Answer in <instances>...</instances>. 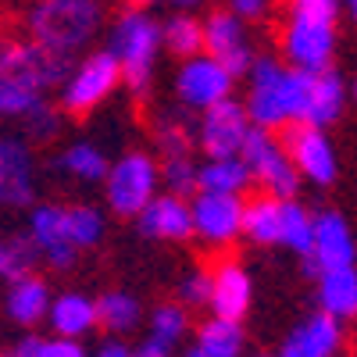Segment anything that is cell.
<instances>
[{
    "label": "cell",
    "mask_w": 357,
    "mask_h": 357,
    "mask_svg": "<svg viewBox=\"0 0 357 357\" xmlns=\"http://www.w3.org/2000/svg\"><path fill=\"white\" fill-rule=\"evenodd\" d=\"M75 68L72 54H57L40 43L0 40V114L22 118L54 82H65Z\"/></svg>",
    "instance_id": "obj_1"
},
{
    "label": "cell",
    "mask_w": 357,
    "mask_h": 357,
    "mask_svg": "<svg viewBox=\"0 0 357 357\" xmlns=\"http://www.w3.org/2000/svg\"><path fill=\"white\" fill-rule=\"evenodd\" d=\"M336 15L340 0H289V25L282 33V50L293 68L325 72L336 50Z\"/></svg>",
    "instance_id": "obj_2"
},
{
    "label": "cell",
    "mask_w": 357,
    "mask_h": 357,
    "mask_svg": "<svg viewBox=\"0 0 357 357\" xmlns=\"http://www.w3.org/2000/svg\"><path fill=\"white\" fill-rule=\"evenodd\" d=\"M100 29V0H36L29 11V40L57 50L72 54L93 40Z\"/></svg>",
    "instance_id": "obj_3"
},
{
    "label": "cell",
    "mask_w": 357,
    "mask_h": 357,
    "mask_svg": "<svg viewBox=\"0 0 357 357\" xmlns=\"http://www.w3.org/2000/svg\"><path fill=\"white\" fill-rule=\"evenodd\" d=\"M158 47H161V25L151 15H143L139 8H129L111 29L107 54L118 61V72L136 93H143L146 82H151Z\"/></svg>",
    "instance_id": "obj_4"
},
{
    "label": "cell",
    "mask_w": 357,
    "mask_h": 357,
    "mask_svg": "<svg viewBox=\"0 0 357 357\" xmlns=\"http://www.w3.org/2000/svg\"><path fill=\"white\" fill-rule=\"evenodd\" d=\"M240 158L250 172V178H257V183L279 197V200H289L296 193V183H301V175H296V168L289 165L286 151H282V143L268 132V129H254L247 132L243 146H240Z\"/></svg>",
    "instance_id": "obj_5"
},
{
    "label": "cell",
    "mask_w": 357,
    "mask_h": 357,
    "mask_svg": "<svg viewBox=\"0 0 357 357\" xmlns=\"http://www.w3.org/2000/svg\"><path fill=\"white\" fill-rule=\"evenodd\" d=\"M118 82H122L118 61L107 50H97V54H89L82 65H75L68 72L61 104H65L68 114H86V111H93L100 100H107Z\"/></svg>",
    "instance_id": "obj_6"
},
{
    "label": "cell",
    "mask_w": 357,
    "mask_h": 357,
    "mask_svg": "<svg viewBox=\"0 0 357 357\" xmlns=\"http://www.w3.org/2000/svg\"><path fill=\"white\" fill-rule=\"evenodd\" d=\"M107 200L118 215H139L158 190V165L146 154H126L114 168H107Z\"/></svg>",
    "instance_id": "obj_7"
},
{
    "label": "cell",
    "mask_w": 357,
    "mask_h": 357,
    "mask_svg": "<svg viewBox=\"0 0 357 357\" xmlns=\"http://www.w3.org/2000/svg\"><path fill=\"white\" fill-rule=\"evenodd\" d=\"M282 151H286L289 165L296 168V175H307L311 183L329 186L336 178V151H333V143L325 139L321 129L304 126V122H293L289 132H286Z\"/></svg>",
    "instance_id": "obj_8"
},
{
    "label": "cell",
    "mask_w": 357,
    "mask_h": 357,
    "mask_svg": "<svg viewBox=\"0 0 357 357\" xmlns=\"http://www.w3.org/2000/svg\"><path fill=\"white\" fill-rule=\"evenodd\" d=\"M200 29H204V50H207V57H215V61L232 79L236 75H247L254 54H250V43H247L243 22L236 18L232 11H215Z\"/></svg>",
    "instance_id": "obj_9"
},
{
    "label": "cell",
    "mask_w": 357,
    "mask_h": 357,
    "mask_svg": "<svg viewBox=\"0 0 357 357\" xmlns=\"http://www.w3.org/2000/svg\"><path fill=\"white\" fill-rule=\"evenodd\" d=\"M250 132V118L236 100H218L211 107H204V122H200V146L207 158H236L240 146Z\"/></svg>",
    "instance_id": "obj_10"
},
{
    "label": "cell",
    "mask_w": 357,
    "mask_h": 357,
    "mask_svg": "<svg viewBox=\"0 0 357 357\" xmlns=\"http://www.w3.org/2000/svg\"><path fill=\"white\" fill-rule=\"evenodd\" d=\"M282 65L275 57H257L250 61L247 75H250V97H247V118H254L257 129H282L286 126V111L279 100V82H282Z\"/></svg>",
    "instance_id": "obj_11"
},
{
    "label": "cell",
    "mask_w": 357,
    "mask_h": 357,
    "mask_svg": "<svg viewBox=\"0 0 357 357\" xmlns=\"http://www.w3.org/2000/svg\"><path fill=\"white\" fill-rule=\"evenodd\" d=\"M354 264V236L343 215L325 211L314 218V236H311V254H307V275L336 272V268Z\"/></svg>",
    "instance_id": "obj_12"
},
{
    "label": "cell",
    "mask_w": 357,
    "mask_h": 357,
    "mask_svg": "<svg viewBox=\"0 0 357 357\" xmlns=\"http://www.w3.org/2000/svg\"><path fill=\"white\" fill-rule=\"evenodd\" d=\"M193 218V232H200L211 243H232L240 236V222H243V200L240 193H204L193 200L190 207Z\"/></svg>",
    "instance_id": "obj_13"
},
{
    "label": "cell",
    "mask_w": 357,
    "mask_h": 357,
    "mask_svg": "<svg viewBox=\"0 0 357 357\" xmlns=\"http://www.w3.org/2000/svg\"><path fill=\"white\" fill-rule=\"evenodd\" d=\"M232 89V75L207 54H193L186 57L183 72H178V97H183L190 107H211L218 100L229 97Z\"/></svg>",
    "instance_id": "obj_14"
},
{
    "label": "cell",
    "mask_w": 357,
    "mask_h": 357,
    "mask_svg": "<svg viewBox=\"0 0 357 357\" xmlns=\"http://www.w3.org/2000/svg\"><path fill=\"white\" fill-rule=\"evenodd\" d=\"M139 229L154 240H190L193 236V218H190V204L175 193L151 197L146 207L139 211Z\"/></svg>",
    "instance_id": "obj_15"
},
{
    "label": "cell",
    "mask_w": 357,
    "mask_h": 357,
    "mask_svg": "<svg viewBox=\"0 0 357 357\" xmlns=\"http://www.w3.org/2000/svg\"><path fill=\"white\" fill-rule=\"evenodd\" d=\"M207 304L215 307V318H225V321H240L250 311V279L236 261H222L211 272Z\"/></svg>",
    "instance_id": "obj_16"
},
{
    "label": "cell",
    "mask_w": 357,
    "mask_h": 357,
    "mask_svg": "<svg viewBox=\"0 0 357 357\" xmlns=\"http://www.w3.org/2000/svg\"><path fill=\"white\" fill-rule=\"evenodd\" d=\"M33 200V158L25 143L0 139V204L25 207Z\"/></svg>",
    "instance_id": "obj_17"
},
{
    "label": "cell",
    "mask_w": 357,
    "mask_h": 357,
    "mask_svg": "<svg viewBox=\"0 0 357 357\" xmlns=\"http://www.w3.org/2000/svg\"><path fill=\"white\" fill-rule=\"evenodd\" d=\"M29 236H33L29 243L40 247L54 268H68L79 254L75 243L68 240V229H65V207H36Z\"/></svg>",
    "instance_id": "obj_18"
},
{
    "label": "cell",
    "mask_w": 357,
    "mask_h": 357,
    "mask_svg": "<svg viewBox=\"0 0 357 357\" xmlns=\"http://www.w3.org/2000/svg\"><path fill=\"white\" fill-rule=\"evenodd\" d=\"M340 350V321L333 314H311L289 333L282 357H333Z\"/></svg>",
    "instance_id": "obj_19"
},
{
    "label": "cell",
    "mask_w": 357,
    "mask_h": 357,
    "mask_svg": "<svg viewBox=\"0 0 357 357\" xmlns=\"http://www.w3.org/2000/svg\"><path fill=\"white\" fill-rule=\"evenodd\" d=\"M343 97H347V86H343V75L340 72H333V68L314 72L304 126H314V129L333 126L336 118H340V111H343Z\"/></svg>",
    "instance_id": "obj_20"
},
{
    "label": "cell",
    "mask_w": 357,
    "mask_h": 357,
    "mask_svg": "<svg viewBox=\"0 0 357 357\" xmlns=\"http://www.w3.org/2000/svg\"><path fill=\"white\" fill-rule=\"evenodd\" d=\"M318 301H321V311L333 314L336 321H343L357 311V272H354V264L318 275Z\"/></svg>",
    "instance_id": "obj_21"
},
{
    "label": "cell",
    "mask_w": 357,
    "mask_h": 357,
    "mask_svg": "<svg viewBox=\"0 0 357 357\" xmlns=\"http://www.w3.org/2000/svg\"><path fill=\"white\" fill-rule=\"evenodd\" d=\"M47 314H50V325L57 329V336H68V340L86 336V333L97 325V307H93V301H89V296H82V293L57 296L54 307H47Z\"/></svg>",
    "instance_id": "obj_22"
},
{
    "label": "cell",
    "mask_w": 357,
    "mask_h": 357,
    "mask_svg": "<svg viewBox=\"0 0 357 357\" xmlns=\"http://www.w3.org/2000/svg\"><path fill=\"white\" fill-rule=\"evenodd\" d=\"M47 307H50V289L43 279L36 275H22L15 279L11 293H8V314L18 321V325H36L40 318H47Z\"/></svg>",
    "instance_id": "obj_23"
},
{
    "label": "cell",
    "mask_w": 357,
    "mask_h": 357,
    "mask_svg": "<svg viewBox=\"0 0 357 357\" xmlns=\"http://www.w3.org/2000/svg\"><path fill=\"white\" fill-rule=\"evenodd\" d=\"M279 218H282V200L272 193H261L243 204L240 232H247L254 243H279Z\"/></svg>",
    "instance_id": "obj_24"
},
{
    "label": "cell",
    "mask_w": 357,
    "mask_h": 357,
    "mask_svg": "<svg viewBox=\"0 0 357 357\" xmlns=\"http://www.w3.org/2000/svg\"><path fill=\"white\" fill-rule=\"evenodd\" d=\"M197 186L204 193H240L250 186V172L243 158H211V165H204L197 172Z\"/></svg>",
    "instance_id": "obj_25"
},
{
    "label": "cell",
    "mask_w": 357,
    "mask_h": 357,
    "mask_svg": "<svg viewBox=\"0 0 357 357\" xmlns=\"http://www.w3.org/2000/svg\"><path fill=\"white\" fill-rule=\"evenodd\" d=\"M311 82H314V72H304V68H286L282 72L279 100H282V111H286V126L304 122L307 100H311Z\"/></svg>",
    "instance_id": "obj_26"
},
{
    "label": "cell",
    "mask_w": 357,
    "mask_h": 357,
    "mask_svg": "<svg viewBox=\"0 0 357 357\" xmlns=\"http://www.w3.org/2000/svg\"><path fill=\"white\" fill-rule=\"evenodd\" d=\"M197 347L207 357H240V350H243V329H240V321L211 318L200 329V343Z\"/></svg>",
    "instance_id": "obj_27"
},
{
    "label": "cell",
    "mask_w": 357,
    "mask_h": 357,
    "mask_svg": "<svg viewBox=\"0 0 357 357\" xmlns=\"http://www.w3.org/2000/svg\"><path fill=\"white\" fill-rule=\"evenodd\" d=\"M311 236H314V218L301 204L282 200V218H279V243L293 247L296 254H311Z\"/></svg>",
    "instance_id": "obj_28"
},
{
    "label": "cell",
    "mask_w": 357,
    "mask_h": 357,
    "mask_svg": "<svg viewBox=\"0 0 357 357\" xmlns=\"http://www.w3.org/2000/svg\"><path fill=\"white\" fill-rule=\"evenodd\" d=\"M97 307V325L114 333H129L139 321V301H132L129 293H104L100 301H93Z\"/></svg>",
    "instance_id": "obj_29"
},
{
    "label": "cell",
    "mask_w": 357,
    "mask_h": 357,
    "mask_svg": "<svg viewBox=\"0 0 357 357\" xmlns=\"http://www.w3.org/2000/svg\"><path fill=\"white\" fill-rule=\"evenodd\" d=\"M161 43H168V50H175L178 57H193L204 50V29L190 15H175L161 25Z\"/></svg>",
    "instance_id": "obj_30"
},
{
    "label": "cell",
    "mask_w": 357,
    "mask_h": 357,
    "mask_svg": "<svg viewBox=\"0 0 357 357\" xmlns=\"http://www.w3.org/2000/svg\"><path fill=\"white\" fill-rule=\"evenodd\" d=\"M61 168L75 178H82V183H100V178L107 175V158L97 151L93 143H75L65 151L61 158Z\"/></svg>",
    "instance_id": "obj_31"
},
{
    "label": "cell",
    "mask_w": 357,
    "mask_h": 357,
    "mask_svg": "<svg viewBox=\"0 0 357 357\" xmlns=\"http://www.w3.org/2000/svg\"><path fill=\"white\" fill-rule=\"evenodd\" d=\"M65 229H68V240L75 243V250H82V247H93L104 236V218L93 207H65Z\"/></svg>",
    "instance_id": "obj_32"
},
{
    "label": "cell",
    "mask_w": 357,
    "mask_h": 357,
    "mask_svg": "<svg viewBox=\"0 0 357 357\" xmlns=\"http://www.w3.org/2000/svg\"><path fill=\"white\" fill-rule=\"evenodd\" d=\"M33 264V243L25 240H0V279H22Z\"/></svg>",
    "instance_id": "obj_33"
},
{
    "label": "cell",
    "mask_w": 357,
    "mask_h": 357,
    "mask_svg": "<svg viewBox=\"0 0 357 357\" xmlns=\"http://www.w3.org/2000/svg\"><path fill=\"white\" fill-rule=\"evenodd\" d=\"M186 333V311L183 307H175V304H165L154 311V321H151V340L172 347L178 336Z\"/></svg>",
    "instance_id": "obj_34"
},
{
    "label": "cell",
    "mask_w": 357,
    "mask_h": 357,
    "mask_svg": "<svg viewBox=\"0 0 357 357\" xmlns=\"http://www.w3.org/2000/svg\"><path fill=\"white\" fill-rule=\"evenodd\" d=\"M161 175H165V183L175 197H186V193L197 190V165L190 158H165Z\"/></svg>",
    "instance_id": "obj_35"
},
{
    "label": "cell",
    "mask_w": 357,
    "mask_h": 357,
    "mask_svg": "<svg viewBox=\"0 0 357 357\" xmlns=\"http://www.w3.org/2000/svg\"><path fill=\"white\" fill-rule=\"evenodd\" d=\"M25 129L33 132L36 139H47V136H54L57 132V126H61V118H57V111L47 104V100H40V104H33L25 114Z\"/></svg>",
    "instance_id": "obj_36"
},
{
    "label": "cell",
    "mask_w": 357,
    "mask_h": 357,
    "mask_svg": "<svg viewBox=\"0 0 357 357\" xmlns=\"http://www.w3.org/2000/svg\"><path fill=\"white\" fill-rule=\"evenodd\" d=\"M158 143H161L165 158H190V136L178 129V126H165L158 132Z\"/></svg>",
    "instance_id": "obj_37"
},
{
    "label": "cell",
    "mask_w": 357,
    "mask_h": 357,
    "mask_svg": "<svg viewBox=\"0 0 357 357\" xmlns=\"http://www.w3.org/2000/svg\"><path fill=\"white\" fill-rule=\"evenodd\" d=\"M33 357H86V350L68 336H57V340H40Z\"/></svg>",
    "instance_id": "obj_38"
},
{
    "label": "cell",
    "mask_w": 357,
    "mask_h": 357,
    "mask_svg": "<svg viewBox=\"0 0 357 357\" xmlns=\"http://www.w3.org/2000/svg\"><path fill=\"white\" fill-rule=\"evenodd\" d=\"M207 296H211V275H207V272H193L183 282V301L190 307H200V304H207Z\"/></svg>",
    "instance_id": "obj_39"
},
{
    "label": "cell",
    "mask_w": 357,
    "mask_h": 357,
    "mask_svg": "<svg viewBox=\"0 0 357 357\" xmlns=\"http://www.w3.org/2000/svg\"><path fill=\"white\" fill-rule=\"evenodd\" d=\"M268 8H272V0H229V11L240 18V22H247V18H261Z\"/></svg>",
    "instance_id": "obj_40"
},
{
    "label": "cell",
    "mask_w": 357,
    "mask_h": 357,
    "mask_svg": "<svg viewBox=\"0 0 357 357\" xmlns=\"http://www.w3.org/2000/svg\"><path fill=\"white\" fill-rule=\"evenodd\" d=\"M168 350H172V347H165V343H158V340H146V343H139L136 350H129V357H168Z\"/></svg>",
    "instance_id": "obj_41"
},
{
    "label": "cell",
    "mask_w": 357,
    "mask_h": 357,
    "mask_svg": "<svg viewBox=\"0 0 357 357\" xmlns=\"http://www.w3.org/2000/svg\"><path fill=\"white\" fill-rule=\"evenodd\" d=\"M97 357H129V347H122L118 340H107V343L97 350Z\"/></svg>",
    "instance_id": "obj_42"
},
{
    "label": "cell",
    "mask_w": 357,
    "mask_h": 357,
    "mask_svg": "<svg viewBox=\"0 0 357 357\" xmlns=\"http://www.w3.org/2000/svg\"><path fill=\"white\" fill-rule=\"evenodd\" d=\"M172 4L178 8V11H193V8H200L204 0H172Z\"/></svg>",
    "instance_id": "obj_43"
},
{
    "label": "cell",
    "mask_w": 357,
    "mask_h": 357,
    "mask_svg": "<svg viewBox=\"0 0 357 357\" xmlns=\"http://www.w3.org/2000/svg\"><path fill=\"white\" fill-rule=\"evenodd\" d=\"M186 357H207V354H204V350H200V347H193V350H190V354H186Z\"/></svg>",
    "instance_id": "obj_44"
},
{
    "label": "cell",
    "mask_w": 357,
    "mask_h": 357,
    "mask_svg": "<svg viewBox=\"0 0 357 357\" xmlns=\"http://www.w3.org/2000/svg\"><path fill=\"white\" fill-rule=\"evenodd\" d=\"M132 8H143V4H154V0H129Z\"/></svg>",
    "instance_id": "obj_45"
},
{
    "label": "cell",
    "mask_w": 357,
    "mask_h": 357,
    "mask_svg": "<svg viewBox=\"0 0 357 357\" xmlns=\"http://www.w3.org/2000/svg\"><path fill=\"white\" fill-rule=\"evenodd\" d=\"M354 4H357V0H343V8H347V11H354Z\"/></svg>",
    "instance_id": "obj_46"
},
{
    "label": "cell",
    "mask_w": 357,
    "mask_h": 357,
    "mask_svg": "<svg viewBox=\"0 0 357 357\" xmlns=\"http://www.w3.org/2000/svg\"><path fill=\"white\" fill-rule=\"evenodd\" d=\"M4 357H15V354H4Z\"/></svg>",
    "instance_id": "obj_47"
}]
</instances>
